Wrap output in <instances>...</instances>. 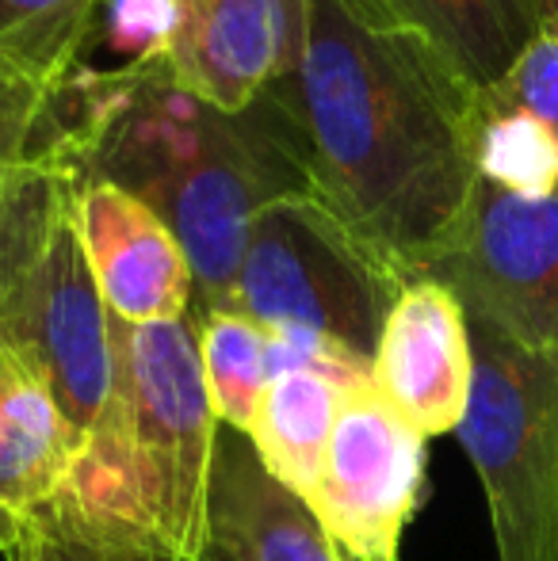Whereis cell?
<instances>
[{"mask_svg": "<svg viewBox=\"0 0 558 561\" xmlns=\"http://www.w3.org/2000/svg\"><path fill=\"white\" fill-rule=\"evenodd\" d=\"M321 199L398 279L429 256L475 187V92L410 31L360 0H310V27L287 77Z\"/></svg>", "mask_w": 558, "mask_h": 561, "instance_id": "obj_1", "label": "cell"}, {"mask_svg": "<svg viewBox=\"0 0 558 561\" xmlns=\"http://www.w3.org/2000/svg\"><path fill=\"white\" fill-rule=\"evenodd\" d=\"M115 386L8 561H195L207 519L218 416L195 321L112 318Z\"/></svg>", "mask_w": 558, "mask_h": 561, "instance_id": "obj_2", "label": "cell"}, {"mask_svg": "<svg viewBox=\"0 0 558 561\" xmlns=\"http://www.w3.org/2000/svg\"><path fill=\"white\" fill-rule=\"evenodd\" d=\"M77 180L123 187L172 229L195 275L192 313L230 306L253 222L272 203L314 195L287 81L241 112H218L169 69L130 89L73 164L69 184Z\"/></svg>", "mask_w": 558, "mask_h": 561, "instance_id": "obj_3", "label": "cell"}, {"mask_svg": "<svg viewBox=\"0 0 558 561\" xmlns=\"http://www.w3.org/2000/svg\"><path fill=\"white\" fill-rule=\"evenodd\" d=\"M398 279L314 195H291L253 222L226 310L264 333L372 370Z\"/></svg>", "mask_w": 558, "mask_h": 561, "instance_id": "obj_4", "label": "cell"}, {"mask_svg": "<svg viewBox=\"0 0 558 561\" xmlns=\"http://www.w3.org/2000/svg\"><path fill=\"white\" fill-rule=\"evenodd\" d=\"M475 390L455 439L493 524L498 561H558V352L470 321Z\"/></svg>", "mask_w": 558, "mask_h": 561, "instance_id": "obj_5", "label": "cell"}, {"mask_svg": "<svg viewBox=\"0 0 558 561\" xmlns=\"http://www.w3.org/2000/svg\"><path fill=\"white\" fill-rule=\"evenodd\" d=\"M421 279L452 290L467 321L558 352V195L524 199L475 180Z\"/></svg>", "mask_w": 558, "mask_h": 561, "instance_id": "obj_6", "label": "cell"}, {"mask_svg": "<svg viewBox=\"0 0 558 561\" xmlns=\"http://www.w3.org/2000/svg\"><path fill=\"white\" fill-rule=\"evenodd\" d=\"M0 344L54 401L73 450L81 447L112 401L115 340L69 207L38 264L0 310Z\"/></svg>", "mask_w": 558, "mask_h": 561, "instance_id": "obj_7", "label": "cell"}, {"mask_svg": "<svg viewBox=\"0 0 558 561\" xmlns=\"http://www.w3.org/2000/svg\"><path fill=\"white\" fill-rule=\"evenodd\" d=\"M424 470L429 439L364 382L344 401L306 504L344 561H398L424 501Z\"/></svg>", "mask_w": 558, "mask_h": 561, "instance_id": "obj_8", "label": "cell"}, {"mask_svg": "<svg viewBox=\"0 0 558 561\" xmlns=\"http://www.w3.org/2000/svg\"><path fill=\"white\" fill-rule=\"evenodd\" d=\"M310 0H172L164 69L203 104L241 112L295 77Z\"/></svg>", "mask_w": 558, "mask_h": 561, "instance_id": "obj_9", "label": "cell"}, {"mask_svg": "<svg viewBox=\"0 0 558 561\" xmlns=\"http://www.w3.org/2000/svg\"><path fill=\"white\" fill-rule=\"evenodd\" d=\"M372 386L424 439L459 432L475 390V344L452 290L432 279L398 290L375 347Z\"/></svg>", "mask_w": 558, "mask_h": 561, "instance_id": "obj_10", "label": "cell"}, {"mask_svg": "<svg viewBox=\"0 0 558 561\" xmlns=\"http://www.w3.org/2000/svg\"><path fill=\"white\" fill-rule=\"evenodd\" d=\"M69 218L112 318L127 325L192 318V264L146 203L104 180H77L69 184Z\"/></svg>", "mask_w": 558, "mask_h": 561, "instance_id": "obj_11", "label": "cell"}, {"mask_svg": "<svg viewBox=\"0 0 558 561\" xmlns=\"http://www.w3.org/2000/svg\"><path fill=\"white\" fill-rule=\"evenodd\" d=\"M195 561H344L321 519L269 473L246 432L218 428Z\"/></svg>", "mask_w": 558, "mask_h": 561, "instance_id": "obj_12", "label": "cell"}, {"mask_svg": "<svg viewBox=\"0 0 558 561\" xmlns=\"http://www.w3.org/2000/svg\"><path fill=\"white\" fill-rule=\"evenodd\" d=\"M276 355L280 370L264 390L246 436L253 439L272 478L295 489L298 496H310L344 401L356 386L372 382V370L280 336Z\"/></svg>", "mask_w": 558, "mask_h": 561, "instance_id": "obj_13", "label": "cell"}, {"mask_svg": "<svg viewBox=\"0 0 558 561\" xmlns=\"http://www.w3.org/2000/svg\"><path fill=\"white\" fill-rule=\"evenodd\" d=\"M421 38L470 92H490L551 15L544 0H360Z\"/></svg>", "mask_w": 558, "mask_h": 561, "instance_id": "obj_14", "label": "cell"}, {"mask_svg": "<svg viewBox=\"0 0 558 561\" xmlns=\"http://www.w3.org/2000/svg\"><path fill=\"white\" fill-rule=\"evenodd\" d=\"M73 444L54 401L31 375L0 390V512L20 524L54 493Z\"/></svg>", "mask_w": 558, "mask_h": 561, "instance_id": "obj_15", "label": "cell"}, {"mask_svg": "<svg viewBox=\"0 0 558 561\" xmlns=\"http://www.w3.org/2000/svg\"><path fill=\"white\" fill-rule=\"evenodd\" d=\"M470 164L482 184L524 199L558 195V130L493 92L470 107Z\"/></svg>", "mask_w": 558, "mask_h": 561, "instance_id": "obj_16", "label": "cell"}, {"mask_svg": "<svg viewBox=\"0 0 558 561\" xmlns=\"http://www.w3.org/2000/svg\"><path fill=\"white\" fill-rule=\"evenodd\" d=\"M192 321L218 424L234 432H249L264 390L280 370L276 336L234 310L192 313Z\"/></svg>", "mask_w": 558, "mask_h": 561, "instance_id": "obj_17", "label": "cell"}, {"mask_svg": "<svg viewBox=\"0 0 558 561\" xmlns=\"http://www.w3.org/2000/svg\"><path fill=\"white\" fill-rule=\"evenodd\" d=\"M92 0H0V73L50 92L89 38Z\"/></svg>", "mask_w": 558, "mask_h": 561, "instance_id": "obj_18", "label": "cell"}, {"mask_svg": "<svg viewBox=\"0 0 558 561\" xmlns=\"http://www.w3.org/2000/svg\"><path fill=\"white\" fill-rule=\"evenodd\" d=\"M66 207L69 176L50 164H31L0 180V310L38 264Z\"/></svg>", "mask_w": 558, "mask_h": 561, "instance_id": "obj_19", "label": "cell"}, {"mask_svg": "<svg viewBox=\"0 0 558 561\" xmlns=\"http://www.w3.org/2000/svg\"><path fill=\"white\" fill-rule=\"evenodd\" d=\"M493 96L532 112L558 130V23L547 20L539 35L524 46L505 77L493 84Z\"/></svg>", "mask_w": 558, "mask_h": 561, "instance_id": "obj_20", "label": "cell"}, {"mask_svg": "<svg viewBox=\"0 0 558 561\" xmlns=\"http://www.w3.org/2000/svg\"><path fill=\"white\" fill-rule=\"evenodd\" d=\"M43 89L0 73V180L43 164Z\"/></svg>", "mask_w": 558, "mask_h": 561, "instance_id": "obj_21", "label": "cell"}, {"mask_svg": "<svg viewBox=\"0 0 558 561\" xmlns=\"http://www.w3.org/2000/svg\"><path fill=\"white\" fill-rule=\"evenodd\" d=\"M20 375H27V370H23L20 363H15V355L8 352L4 344H0V390H4V386H12Z\"/></svg>", "mask_w": 558, "mask_h": 561, "instance_id": "obj_22", "label": "cell"}, {"mask_svg": "<svg viewBox=\"0 0 558 561\" xmlns=\"http://www.w3.org/2000/svg\"><path fill=\"white\" fill-rule=\"evenodd\" d=\"M12 547H15V524H12V516H4L0 512V554H12Z\"/></svg>", "mask_w": 558, "mask_h": 561, "instance_id": "obj_23", "label": "cell"}, {"mask_svg": "<svg viewBox=\"0 0 558 561\" xmlns=\"http://www.w3.org/2000/svg\"><path fill=\"white\" fill-rule=\"evenodd\" d=\"M547 4V15H558V0H544Z\"/></svg>", "mask_w": 558, "mask_h": 561, "instance_id": "obj_24", "label": "cell"}, {"mask_svg": "<svg viewBox=\"0 0 558 561\" xmlns=\"http://www.w3.org/2000/svg\"><path fill=\"white\" fill-rule=\"evenodd\" d=\"M551 20H555V23H558V15H551Z\"/></svg>", "mask_w": 558, "mask_h": 561, "instance_id": "obj_25", "label": "cell"}]
</instances>
